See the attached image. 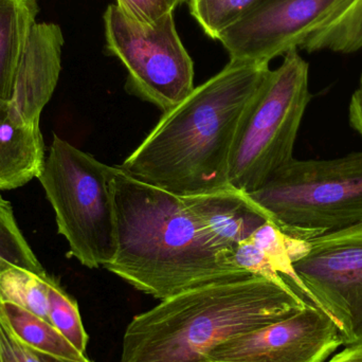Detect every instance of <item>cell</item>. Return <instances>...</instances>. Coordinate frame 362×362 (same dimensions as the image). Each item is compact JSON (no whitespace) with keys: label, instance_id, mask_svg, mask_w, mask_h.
Masks as SVG:
<instances>
[{"label":"cell","instance_id":"6da1fadb","mask_svg":"<svg viewBox=\"0 0 362 362\" xmlns=\"http://www.w3.org/2000/svg\"><path fill=\"white\" fill-rule=\"evenodd\" d=\"M269 70L268 64L230 61L177 106L163 112L119 168L178 196L228 187L238 127Z\"/></svg>","mask_w":362,"mask_h":362},{"label":"cell","instance_id":"7a4b0ae2","mask_svg":"<svg viewBox=\"0 0 362 362\" xmlns=\"http://www.w3.org/2000/svg\"><path fill=\"white\" fill-rule=\"evenodd\" d=\"M117 251L105 269L156 299L253 274L228 263L181 196L112 167Z\"/></svg>","mask_w":362,"mask_h":362},{"label":"cell","instance_id":"3957f363","mask_svg":"<svg viewBox=\"0 0 362 362\" xmlns=\"http://www.w3.org/2000/svg\"><path fill=\"white\" fill-rule=\"evenodd\" d=\"M308 304L314 303L263 276L189 289L134 317L118 362H204L227 340Z\"/></svg>","mask_w":362,"mask_h":362},{"label":"cell","instance_id":"277c9868","mask_svg":"<svg viewBox=\"0 0 362 362\" xmlns=\"http://www.w3.org/2000/svg\"><path fill=\"white\" fill-rule=\"evenodd\" d=\"M291 238L310 240L362 221V151L329 160L293 158L248 193Z\"/></svg>","mask_w":362,"mask_h":362},{"label":"cell","instance_id":"5b68a950","mask_svg":"<svg viewBox=\"0 0 362 362\" xmlns=\"http://www.w3.org/2000/svg\"><path fill=\"white\" fill-rule=\"evenodd\" d=\"M112 167L54 135L37 180L55 212L70 255L98 269L114 259L117 223L110 180Z\"/></svg>","mask_w":362,"mask_h":362},{"label":"cell","instance_id":"8992f818","mask_svg":"<svg viewBox=\"0 0 362 362\" xmlns=\"http://www.w3.org/2000/svg\"><path fill=\"white\" fill-rule=\"evenodd\" d=\"M310 99L308 62L293 49L269 70L243 117L230 156V185L252 193L293 160Z\"/></svg>","mask_w":362,"mask_h":362},{"label":"cell","instance_id":"52a82bcc","mask_svg":"<svg viewBox=\"0 0 362 362\" xmlns=\"http://www.w3.org/2000/svg\"><path fill=\"white\" fill-rule=\"evenodd\" d=\"M103 21L105 50L127 69V93L167 112L193 91L194 63L176 29L174 12L144 25L115 4L107 6Z\"/></svg>","mask_w":362,"mask_h":362},{"label":"cell","instance_id":"ba28073f","mask_svg":"<svg viewBox=\"0 0 362 362\" xmlns=\"http://www.w3.org/2000/svg\"><path fill=\"white\" fill-rule=\"evenodd\" d=\"M293 266L313 303L337 323L344 346L362 344V221L312 238Z\"/></svg>","mask_w":362,"mask_h":362},{"label":"cell","instance_id":"9c48e42d","mask_svg":"<svg viewBox=\"0 0 362 362\" xmlns=\"http://www.w3.org/2000/svg\"><path fill=\"white\" fill-rule=\"evenodd\" d=\"M344 346L337 323L323 308L308 304L276 322L221 344L204 362H325Z\"/></svg>","mask_w":362,"mask_h":362},{"label":"cell","instance_id":"30bf717a","mask_svg":"<svg viewBox=\"0 0 362 362\" xmlns=\"http://www.w3.org/2000/svg\"><path fill=\"white\" fill-rule=\"evenodd\" d=\"M340 0H264L218 37L230 61L268 64L293 49Z\"/></svg>","mask_w":362,"mask_h":362},{"label":"cell","instance_id":"8fae6325","mask_svg":"<svg viewBox=\"0 0 362 362\" xmlns=\"http://www.w3.org/2000/svg\"><path fill=\"white\" fill-rule=\"evenodd\" d=\"M181 197L213 248L233 266L234 250L262 226L272 221L248 193L232 185L211 193Z\"/></svg>","mask_w":362,"mask_h":362},{"label":"cell","instance_id":"7c38bea8","mask_svg":"<svg viewBox=\"0 0 362 362\" xmlns=\"http://www.w3.org/2000/svg\"><path fill=\"white\" fill-rule=\"evenodd\" d=\"M64 35L53 23H36L31 30L17 74L13 105L29 122L40 124L62 69Z\"/></svg>","mask_w":362,"mask_h":362},{"label":"cell","instance_id":"4fadbf2b","mask_svg":"<svg viewBox=\"0 0 362 362\" xmlns=\"http://www.w3.org/2000/svg\"><path fill=\"white\" fill-rule=\"evenodd\" d=\"M45 159L40 124L29 122L0 98V189H17L37 178Z\"/></svg>","mask_w":362,"mask_h":362},{"label":"cell","instance_id":"5bb4252c","mask_svg":"<svg viewBox=\"0 0 362 362\" xmlns=\"http://www.w3.org/2000/svg\"><path fill=\"white\" fill-rule=\"evenodd\" d=\"M38 12L36 0H0V98L12 104L19 66Z\"/></svg>","mask_w":362,"mask_h":362},{"label":"cell","instance_id":"9a60e30c","mask_svg":"<svg viewBox=\"0 0 362 362\" xmlns=\"http://www.w3.org/2000/svg\"><path fill=\"white\" fill-rule=\"evenodd\" d=\"M300 48L308 52L329 50L352 53L362 48V0H340L317 23Z\"/></svg>","mask_w":362,"mask_h":362},{"label":"cell","instance_id":"2e32d148","mask_svg":"<svg viewBox=\"0 0 362 362\" xmlns=\"http://www.w3.org/2000/svg\"><path fill=\"white\" fill-rule=\"evenodd\" d=\"M0 306L13 332L37 354L64 361H83L87 358L48 320L12 304H0Z\"/></svg>","mask_w":362,"mask_h":362},{"label":"cell","instance_id":"e0dca14e","mask_svg":"<svg viewBox=\"0 0 362 362\" xmlns=\"http://www.w3.org/2000/svg\"><path fill=\"white\" fill-rule=\"evenodd\" d=\"M51 276L19 266L0 272V304L18 306L48 320Z\"/></svg>","mask_w":362,"mask_h":362},{"label":"cell","instance_id":"ac0fdd59","mask_svg":"<svg viewBox=\"0 0 362 362\" xmlns=\"http://www.w3.org/2000/svg\"><path fill=\"white\" fill-rule=\"evenodd\" d=\"M264 0H189V12L206 36L221 34L255 10Z\"/></svg>","mask_w":362,"mask_h":362},{"label":"cell","instance_id":"d6986e66","mask_svg":"<svg viewBox=\"0 0 362 362\" xmlns=\"http://www.w3.org/2000/svg\"><path fill=\"white\" fill-rule=\"evenodd\" d=\"M11 266L46 272L19 229L10 202L0 196V272Z\"/></svg>","mask_w":362,"mask_h":362},{"label":"cell","instance_id":"ffe728a7","mask_svg":"<svg viewBox=\"0 0 362 362\" xmlns=\"http://www.w3.org/2000/svg\"><path fill=\"white\" fill-rule=\"evenodd\" d=\"M48 321L76 350L85 354L88 335L83 325L78 303L53 278L49 286Z\"/></svg>","mask_w":362,"mask_h":362},{"label":"cell","instance_id":"44dd1931","mask_svg":"<svg viewBox=\"0 0 362 362\" xmlns=\"http://www.w3.org/2000/svg\"><path fill=\"white\" fill-rule=\"evenodd\" d=\"M0 362H44L11 329L0 306Z\"/></svg>","mask_w":362,"mask_h":362},{"label":"cell","instance_id":"7402d4cb","mask_svg":"<svg viewBox=\"0 0 362 362\" xmlns=\"http://www.w3.org/2000/svg\"><path fill=\"white\" fill-rule=\"evenodd\" d=\"M116 4L127 17L144 25H152L175 11L171 0H116Z\"/></svg>","mask_w":362,"mask_h":362},{"label":"cell","instance_id":"603a6c76","mask_svg":"<svg viewBox=\"0 0 362 362\" xmlns=\"http://www.w3.org/2000/svg\"><path fill=\"white\" fill-rule=\"evenodd\" d=\"M349 120L351 127L362 137V87L353 93L349 106Z\"/></svg>","mask_w":362,"mask_h":362},{"label":"cell","instance_id":"cb8c5ba5","mask_svg":"<svg viewBox=\"0 0 362 362\" xmlns=\"http://www.w3.org/2000/svg\"><path fill=\"white\" fill-rule=\"evenodd\" d=\"M325 362H362V344L346 346L344 350Z\"/></svg>","mask_w":362,"mask_h":362},{"label":"cell","instance_id":"d4e9b609","mask_svg":"<svg viewBox=\"0 0 362 362\" xmlns=\"http://www.w3.org/2000/svg\"><path fill=\"white\" fill-rule=\"evenodd\" d=\"M40 357H42V361L44 362H93L91 361H89L88 358H86L85 359V361H64V359L52 358V357L42 356V355H40Z\"/></svg>","mask_w":362,"mask_h":362},{"label":"cell","instance_id":"484cf974","mask_svg":"<svg viewBox=\"0 0 362 362\" xmlns=\"http://www.w3.org/2000/svg\"><path fill=\"white\" fill-rule=\"evenodd\" d=\"M187 1H189V0H171V4L174 10H175L177 6H180V4H185V2Z\"/></svg>","mask_w":362,"mask_h":362},{"label":"cell","instance_id":"4316f807","mask_svg":"<svg viewBox=\"0 0 362 362\" xmlns=\"http://www.w3.org/2000/svg\"><path fill=\"white\" fill-rule=\"evenodd\" d=\"M361 87H362V76H361Z\"/></svg>","mask_w":362,"mask_h":362}]
</instances>
